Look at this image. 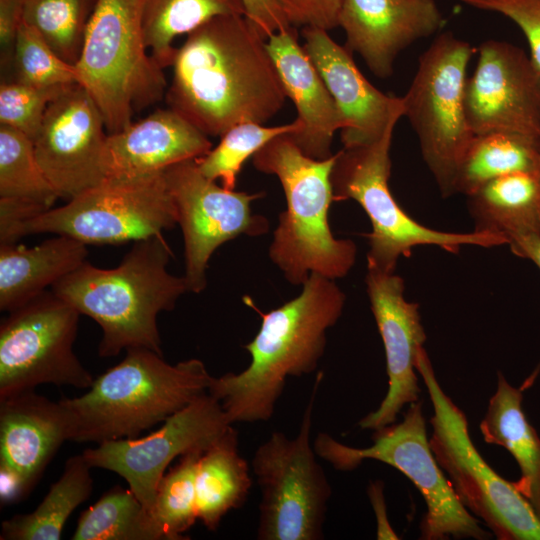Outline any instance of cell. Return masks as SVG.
<instances>
[{"mask_svg":"<svg viewBox=\"0 0 540 540\" xmlns=\"http://www.w3.org/2000/svg\"><path fill=\"white\" fill-rule=\"evenodd\" d=\"M266 39L245 15L217 16L189 33L171 65L169 108L207 136L265 124L287 99Z\"/></svg>","mask_w":540,"mask_h":540,"instance_id":"obj_1","label":"cell"},{"mask_svg":"<svg viewBox=\"0 0 540 540\" xmlns=\"http://www.w3.org/2000/svg\"><path fill=\"white\" fill-rule=\"evenodd\" d=\"M345 300L333 279L312 272L302 292L282 306L262 313L251 304L261 326L244 345L250 364L241 372L213 377L208 389L232 424L269 420L287 379L316 370L325 352L327 330L340 318Z\"/></svg>","mask_w":540,"mask_h":540,"instance_id":"obj_2","label":"cell"},{"mask_svg":"<svg viewBox=\"0 0 540 540\" xmlns=\"http://www.w3.org/2000/svg\"><path fill=\"white\" fill-rule=\"evenodd\" d=\"M171 255L163 234H156L135 241L117 267L102 269L85 261L51 290L101 327L100 357L129 348L163 355L157 316L173 310L189 291L184 276L168 272Z\"/></svg>","mask_w":540,"mask_h":540,"instance_id":"obj_3","label":"cell"},{"mask_svg":"<svg viewBox=\"0 0 540 540\" xmlns=\"http://www.w3.org/2000/svg\"><path fill=\"white\" fill-rule=\"evenodd\" d=\"M212 378L199 359L171 365L153 350L129 348L86 393L59 401L71 420V441L99 444L136 438L164 422L208 392Z\"/></svg>","mask_w":540,"mask_h":540,"instance_id":"obj_4","label":"cell"},{"mask_svg":"<svg viewBox=\"0 0 540 540\" xmlns=\"http://www.w3.org/2000/svg\"><path fill=\"white\" fill-rule=\"evenodd\" d=\"M288 134L273 138L252 157L257 170L279 179L286 198L269 257L295 285H303L312 272L333 280L344 277L355 263L357 248L350 239H336L328 223L335 200L331 172L336 153L311 158Z\"/></svg>","mask_w":540,"mask_h":540,"instance_id":"obj_5","label":"cell"},{"mask_svg":"<svg viewBox=\"0 0 540 540\" xmlns=\"http://www.w3.org/2000/svg\"><path fill=\"white\" fill-rule=\"evenodd\" d=\"M148 51L141 0H97L74 66L108 134L129 126L134 112L166 94L164 69Z\"/></svg>","mask_w":540,"mask_h":540,"instance_id":"obj_6","label":"cell"},{"mask_svg":"<svg viewBox=\"0 0 540 540\" xmlns=\"http://www.w3.org/2000/svg\"><path fill=\"white\" fill-rule=\"evenodd\" d=\"M397 122L389 125L377 141L336 153L331 172L335 200H355L366 212L372 230L367 269L393 273L397 261L419 246L434 245L458 253L465 245L484 248L508 245L505 236L473 230L446 232L426 227L413 219L397 203L389 188L390 149Z\"/></svg>","mask_w":540,"mask_h":540,"instance_id":"obj_7","label":"cell"},{"mask_svg":"<svg viewBox=\"0 0 540 540\" xmlns=\"http://www.w3.org/2000/svg\"><path fill=\"white\" fill-rule=\"evenodd\" d=\"M432 406L431 450L456 497L498 540H540V517L529 500L483 459L465 413L443 391L424 346L416 357Z\"/></svg>","mask_w":540,"mask_h":540,"instance_id":"obj_8","label":"cell"},{"mask_svg":"<svg viewBox=\"0 0 540 540\" xmlns=\"http://www.w3.org/2000/svg\"><path fill=\"white\" fill-rule=\"evenodd\" d=\"M366 448L345 445L325 432L313 441L318 457L339 471L356 469L376 460L402 472L421 493L427 511L420 523V539H489L478 518L461 505L431 450L421 402L409 404L403 420L374 430Z\"/></svg>","mask_w":540,"mask_h":540,"instance_id":"obj_9","label":"cell"},{"mask_svg":"<svg viewBox=\"0 0 540 540\" xmlns=\"http://www.w3.org/2000/svg\"><path fill=\"white\" fill-rule=\"evenodd\" d=\"M323 378L314 382L297 435L274 431L254 452L261 492L257 539L319 540L331 486L311 442L313 407Z\"/></svg>","mask_w":540,"mask_h":540,"instance_id":"obj_10","label":"cell"},{"mask_svg":"<svg viewBox=\"0 0 540 540\" xmlns=\"http://www.w3.org/2000/svg\"><path fill=\"white\" fill-rule=\"evenodd\" d=\"M476 49L446 31L421 54L402 98L404 114L415 131L422 158L443 197L454 194L458 165L474 134L465 112L469 61Z\"/></svg>","mask_w":540,"mask_h":540,"instance_id":"obj_11","label":"cell"},{"mask_svg":"<svg viewBox=\"0 0 540 540\" xmlns=\"http://www.w3.org/2000/svg\"><path fill=\"white\" fill-rule=\"evenodd\" d=\"M176 223V207L162 172L105 178L67 204L27 221L22 235L53 233L85 244H118L161 234Z\"/></svg>","mask_w":540,"mask_h":540,"instance_id":"obj_12","label":"cell"},{"mask_svg":"<svg viewBox=\"0 0 540 540\" xmlns=\"http://www.w3.org/2000/svg\"><path fill=\"white\" fill-rule=\"evenodd\" d=\"M0 325V399L43 384L88 389L73 351L80 313L52 290L8 312Z\"/></svg>","mask_w":540,"mask_h":540,"instance_id":"obj_13","label":"cell"},{"mask_svg":"<svg viewBox=\"0 0 540 540\" xmlns=\"http://www.w3.org/2000/svg\"><path fill=\"white\" fill-rule=\"evenodd\" d=\"M231 425L221 403L206 392L153 433L105 441L85 449L82 455L92 468L124 478L151 513L157 487L169 464L187 453L205 451Z\"/></svg>","mask_w":540,"mask_h":540,"instance_id":"obj_14","label":"cell"},{"mask_svg":"<svg viewBox=\"0 0 540 540\" xmlns=\"http://www.w3.org/2000/svg\"><path fill=\"white\" fill-rule=\"evenodd\" d=\"M163 174L184 236V277L188 290L199 293L207 285L208 261L220 245L242 234L258 236L268 231V220L250 208L263 194L218 186L200 172L196 159L174 164Z\"/></svg>","mask_w":540,"mask_h":540,"instance_id":"obj_15","label":"cell"},{"mask_svg":"<svg viewBox=\"0 0 540 540\" xmlns=\"http://www.w3.org/2000/svg\"><path fill=\"white\" fill-rule=\"evenodd\" d=\"M464 91L465 112L474 135L504 132L540 145V71L520 47L487 40Z\"/></svg>","mask_w":540,"mask_h":540,"instance_id":"obj_16","label":"cell"},{"mask_svg":"<svg viewBox=\"0 0 540 540\" xmlns=\"http://www.w3.org/2000/svg\"><path fill=\"white\" fill-rule=\"evenodd\" d=\"M105 132L100 111L79 84L49 104L33 144L38 163L60 198L70 200L105 179Z\"/></svg>","mask_w":540,"mask_h":540,"instance_id":"obj_17","label":"cell"},{"mask_svg":"<svg viewBox=\"0 0 540 540\" xmlns=\"http://www.w3.org/2000/svg\"><path fill=\"white\" fill-rule=\"evenodd\" d=\"M71 437V420L60 401L34 390L0 399L1 505L26 497Z\"/></svg>","mask_w":540,"mask_h":540,"instance_id":"obj_18","label":"cell"},{"mask_svg":"<svg viewBox=\"0 0 540 540\" xmlns=\"http://www.w3.org/2000/svg\"><path fill=\"white\" fill-rule=\"evenodd\" d=\"M366 290L386 356L388 390L379 407L358 423L377 430L396 422L404 408L419 400L416 357L426 334L419 305L404 298V281L393 273L367 269Z\"/></svg>","mask_w":540,"mask_h":540,"instance_id":"obj_19","label":"cell"},{"mask_svg":"<svg viewBox=\"0 0 540 540\" xmlns=\"http://www.w3.org/2000/svg\"><path fill=\"white\" fill-rule=\"evenodd\" d=\"M303 48L333 97L341 117L343 148L371 144L403 117L401 97L374 87L356 66L352 52L322 28L306 26Z\"/></svg>","mask_w":540,"mask_h":540,"instance_id":"obj_20","label":"cell"},{"mask_svg":"<svg viewBox=\"0 0 540 540\" xmlns=\"http://www.w3.org/2000/svg\"><path fill=\"white\" fill-rule=\"evenodd\" d=\"M445 23L435 0H342L338 14L346 48L381 79L392 76L403 50L438 33Z\"/></svg>","mask_w":540,"mask_h":540,"instance_id":"obj_21","label":"cell"},{"mask_svg":"<svg viewBox=\"0 0 540 540\" xmlns=\"http://www.w3.org/2000/svg\"><path fill=\"white\" fill-rule=\"evenodd\" d=\"M212 149L208 136L176 111L157 110L123 130L107 134L105 178L133 179L162 173Z\"/></svg>","mask_w":540,"mask_h":540,"instance_id":"obj_22","label":"cell"},{"mask_svg":"<svg viewBox=\"0 0 540 540\" xmlns=\"http://www.w3.org/2000/svg\"><path fill=\"white\" fill-rule=\"evenodd\" d=\"M267 47L283 88L297 110L302 129L288 134L299 149L314 159L332 156L334 134L341 129L336 103L315 65L300 46L294 26L267 39Z\"/></svg>","mask_w":540,"mask_h":540,"instance_id":"obj_23","label":"cell"},{"mask_svg":"<svg viewBox=\"0 0 540 540\" xmlns=\"http://www.w3.org/2000/svg\"><path fill=\"white\" fill-rule=\"evenodd\" d=\"M86 244L65 235L33 247L0 245V309L10 312L86 261Z\"/></svg>","mask_w":540,"mask_h":540,"instance_id":"obj_24","label":"cell"},{"mask_svg":"<svg viewBox=\"0 0 540 540\" xmlns=\"http://www.w3.org/2000/svg\"><path fill=\"white\" fill-rule=\"evenodd\" d=\"M523 391L498 373L497 388L480 423L484 441L505 448L516 460L520 477L514 485L540 517V437L527 419Z\"/></svg>","mask_w":540,"mask_h":540,"instance_id":"obj_25","label":"cell"},{"mask_svg":"<svg viewBox=\"0 0 540 540\" xmlns=\"http://www.w3.org/2000/svg\"><path fill=\"white\" fill-rule=\"evenodd\" d=\"M476 231L512 238L540 236V175L516 172L495 178L467 196Z\"/></svg>","mask_w":540,"mask_h":540,"instance_id":"obj_26","label":"cell"},{"mask_svg":"<svg viewBox=\"0 0 540 540\" xmlns=\"http://www.w3.org/2000/svg\"><path fill=\"white\" fill-rule=\"evenodd\" d=\"M250 470L231 425L201 455L196 471L198 520L215 531L223 517L244 504L251 488Z\"/></svg>","mask_w":540,"mask_h":540,"instance_id":"obj_27","label":"cell"},{"mask_svg":"<svg viewBox=\"0 0 540 540\" xmlns=\"http://www.w3.org/2000/svg\"><path fill=\"white\" fill-rule=\"evenodd\" d=\"M92 467L82 454L67 459L59 479L54 482L35 510L17 514L1 524V540H59L73 511L93 490Z\"/></svg>","mask_w":540,"mask_h":540,"instance_id":"obj_28","label":"cell"},{"mask_svg":"<svg viewBox=\"0 0 540 540\" xmlns=\"http://www.w3.org/2000/svg\"><path fill=\"white\" fill-rule=\"evenodd\" d=\"M516 172L540 175V145L511 133L474 135L458 165L454 194L466 196L485 183Z\"/></svg>","mask_w":540,"mask_h":540,"instance_id":"obj_29","label":"cell"},{"mask_svg":"<svg viewBox=\"0 0 540 540\" xmlns=\"http://www.w3.org/2000/svg\"><path fill=\"white\" fill-rule=\"evenodd\" d=\"M224 15H245L242 0H141L145 44L163 69L172 65L177 37Z\"/></svg>","mask_w":540,"mask_h":540,"instance_id":"obj_30","label":"cell"},{"mask_svg":"<svg viewBox=\"0 0 540 540\" xmlns=\"http://www.w3.org/2000/svg\"><path fill=\"white\" fill-rule=\"evenodd\" d=\"M73 540H165L152 514L130 489L112 487L79 517Z\"/></svg>","mask_w":540,"mask_h":540,"instance_id":"obj_31","label":"cell"},{"mask_svg":"<svg viewBox=\"0 0 540 540\" xmlns=\"http://www.w3.org/2000/svg\"><path fill=\"white\" fill-rule=\"evenodd\" d=\"M0 197L53 208L59 194L36 158L33 141L22 132L0 125Z\"/></svg>","mask_w":540,"mask_h":540,"instance_id":"obj_32","label":"cell"},{"mask_svg":"<svg viewBox=\"0 0 540 540\" xmlns=\"http://www.w3.org/2000/svg\"><path fill=\"white\" fill-rule=\"evenodd\" d=\"M97 0H25L23 22L66 62H77Z\"/></svg>","mask_w":540,"mask_h":540,"instance_id":"obj_33","label":"cell"},{"mask_svg":"<svg viewBox=\"0 0 540 540\" xmlns=\"http://www.w3.org/2000/svg\"><path fill=\"white\" fill-rule=\"evenodd\" d=\"M302 125L293 122L278 126H265L255 122H244L228 129L219 144L196 162L200 172L210 180H220L222 186L234 190L238 175L247 159L253 157L273 138L283 134H295Z\"/></svg>","mask_w":540,"mask_h":540,"instance_id":"obj_34","label":"cell"},{"mask_svg":"<svg viewBox=\"0 0 540 540\" xmlns=\"http://www.w3.org/2000/svg\"><path fill=\"white\" fill-rule=\"evenodd\" d=\"M193 451L165 473L156 491L152 516L165 540L186 539V533L198 519L196 471L200 455Z\"/></svg>","mask_w":540,"mask_h":540,"instance_id":"obj_35","label":"cell"},{"mask_svg":"<svg viewBox=\"0 0 540 540\" xmlns=\"http://www.w3.org/2000/svg\"><path fill=\"white\" fill-rule=\"evenodd\" d=\"M13 59L15 80L22 83L38 87L78 84L75 66L56 54L40 34L24 22L16 35Z\"/></svg>","mask_w":540,"mask_h":540,"instance_id":"obj_36","label":"cell"},{"mask_svg":"<svg viewBox=\"0 0 540 540\" xmlns=\"http://www.w3.org/2000/svg\"><path fill=\"white\" fill-rule=\"evenodd\" d=\"M72 85L38 87L17 80L2 82L0 125L14 128L33 141L49 104Z\"/></svg>","mask_w":540,"mask_h":540,"instance_id":"obj_37","label":"cell"},{"mask_svg":"<svg viewBox=\"0 0 540 540\" xmlns=\"http://www.w3.org/2000/svg\"><path fill=\"white\" fill-rule=\"evenodd\" d=\"M475 9L499 13L513 21L527 39L530 58L540 71V0H461Z\"/></svg>","mask_w":540,"mask_h":540,"instance_id":"obj_38","label":"cell"},{"mask_svg":"<svg viewBox=\"0 0 540 540\" xmlns=\"http://www.w3.org/2000/svg\"><path fill=\"white\" fill-rule=\"evenodd\" d=\"M342 0H281L293 26L303 25L331 30L338 26Z\"/></svg>","mask_w":540,"mask_h":540,"instance_id":"obj_39","label":"cell"},{"mask_svg":"<svg viewBox=\"0 0 540 540\" xmlns=\"http://www.w3.org/2000/svg\"><path fill=\"white\" fill-rule=\"evenodd\" d=\"M45 211L31 202L0 197V245L16 243L24 224Z\"/></svg>","mask_w":540,"mask_h":540,"instance_id":"obj_40","label":"cell"},{"mask_svg":"<svg viewBox=\"0 0 540 540\" xmlns=\"http://www.w3.org/2000/svg\"><path fill=\"white\" fill-rule=\"evenodd\" d=\"M242 2L245 16L267 39L276 32L293 26L281 0H242Z\"/></svg>","mask_w":540,"mask_h":540,"instance_id":"obj_41","label":"cell"},{"mask_svg":"<svg viewBox=\"0 0 540 540\" xmlns=\"http://www.w3.org/2000/svg\"><path fill=\"white\" fill-rule=\"evenodd\" d=\"M25 0H0V44L4 57L13 56L18 29L23 22Z\"/></svg>","mask_w":540,"mask_h":540,"instance_id":"obj_42","label":"cell"},{"mask_svg":"<svg viewBox=\"0 0 540 540\" xmlns=\"http://www.w3.org/2000/svg\"><path fill=\"white\" fill-rule=\"evenodd\" d=\"M508 246L513 254L518 257L531 260L540 269V236L525 235L512 238ZM540 372V363L534 371L523 382L521 388L526 390L530 388Z\"/></svg>","mask_w":540,"mask_h":540,"instance_id":"obj_43","label":"cell"},{"mask_svg":"<svg viewBox=\"0 0 540 540\" xmlns=\"http://www.w3.org/2000/svg\"><path fill=\"white\" fill-rule=\"evenodd\" d=\"M369 495H370L374 510L377 514V520H378L377 538L378 539H398L397 535L390 528V525L386 518L383 488H382L381 482H374L371 484V486L369 487Z\"/></svg>","mask_w":540,"mask_h":540,"instance_id":"obj_44","label":"cell"}]
</instances>
